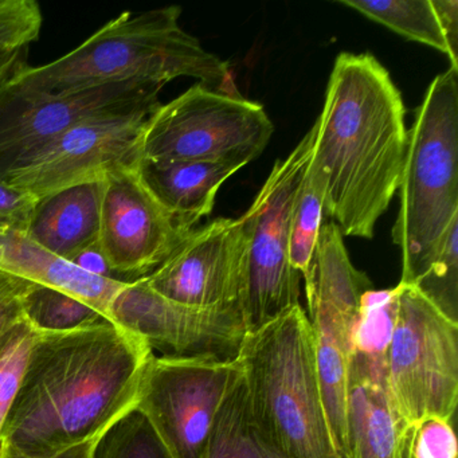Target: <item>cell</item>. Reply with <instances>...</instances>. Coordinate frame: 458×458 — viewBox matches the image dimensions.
<instances>
[{"mask_svg": "<svg viewBox=\"0 0 458 458\" xmlns=\"http://www.w3.org/2000/svg\"><path fill=\"white\" fill-rule=\"evenodd\" d=\"M154 351L104 321L38 336L2 442L33 457H50L98 439L135 407Z\"/></svg>", "mask_w": 458, "mask_h": 458, "instance_id": "6da1fadb", "label": "cell"}, {"mask_svg": "<svg viewBox=\"0 0 458 458\" xmlns=\"http://www.w3.org/2000/svg\"><path fill=\"white\" fill-rule=\"evenodd\" d=\"M404 117L401 92L374 55H337L315 123L310 165L323 181L324 214L343 237L371 240L398 191Z\"/></svg>", "mask_w": 458, "mask_h": 458, "instance_id": "7a4b0ae2", "label": "cell"}, {"mask_svg": "<svg viewBox=\"0 0 458 458\" xmlns=\"http://www.w3.org/2000/svg\"><path fill=\"white\" fill-rule=\"evenodd\" d=\"M181 15L178 6L123 13L68 55L47 65H26L6 87L30 95H63L124 82L163 88L190 77L237 95L227 64L182 29Z\"/></svg>", "mask_w": 458, "mask_h": 458, "instance_id": "3957f363", "label": "cell"}, {"mask_svg": "<svg viewBox=\"0 0 458 458\" xmlns=\"http://www.w3.org/2000/svg\"><path fill=\"white\" fill-rule=\"evenodd\" d=\"M237 359L265 441L285 458H342L327 420L312 324L301 305L246 332Z\"/></svg>", "mask_w": 458, "mask_h": 458, "instance_id": "277c9868", "label": "cell"}, {"mask_svg": "<svg viewBox=\"0 0 458 458\" xmlns=\"http://www.w3.org/2000/svg\"><path fill=\"white\" fill-rule=\"evenodd\" d=\"M393 241L402 257V284L428 270L458 216V71L431 82L410 131L399 182Z\"/></svg>", "mask_w": 458, "mask_h": 458, "instance_id": "5b68a950", "label": "cell"}, {"mask_svg": "<svg viewBox=\"0 0 458 458\" xmlns=\"http://www.w3.org/2000/svg\"><path fill=\"white\" fill-rule=\"evenodd\" d=\"M396 312L386 353L388 398L411 433L428 418L453 420L458 403V321L414 285L395 286Z\"/></svg>", "mask_w": 458, "mask_h": 458, "instance_id": "8992f818", "label": "cell"}, {"mask_svg": "<svg viewBox=\"0 0 458 458\" xmlns=\"http://www.w3.org/2000/svg\"><path fill=\"white\" fill-rule=\"evenodd\" d=\"M275 132L264 106L197 84L149 116L140 162H234L246 165Z\"/></svg>", "mask_w": 458, "mask_h": 458, "instance_id": "52a82bcc", "label": "cell"}, {"mask_svg": "<svg viewBox=\"0 0 458 458\" xmlns=\"http://www.w3.org/2000/svg\"><path fill=\"white\" fill-rule=\"evenodd\" d=\"M374 289L369 278L351 262L343 234L332 221L323 222L315 253V297L310 310L316 363L327 420L337 452L348 457V391L353 334L361 300Z\"/></svg>", "mask_w": 458, "mask_h": 458, "instance_id": "ba28073f", "label": "cell"}, {"mask_svg": "<svg viewBox=\"0 0 458 458\" xmlns=\"http://www.w3.org/2000/svg\"><path fill=\"white\" fill-rule=\"evenodd\" d=\"M316 125L270 171L253 205L243 214L249 230L248 289L243 302L246 331L300 305L301 276L289 261L294 198L315 144Z\"/></svg>", "mask_w": 458, "mask_h": 458, "instance_id": "9c48e42d", "label": "cell"}, {"mask_svg": "<svg viewBox=\"0 0 458 458\" xmlns=\"http://www.w3.org/2000/svg\"><path fill=\"white\" fill-rule=\"evenodd\" d=\"M240 379L237 358L154 353L135 409L149 420L173 458H202L219 410Z\"/></svg>", "mask_w": 458, "mask_h": 458, "instance_id": "30bf717a", "label": "cell"}, {"mask_svg": "<svg viewBox=\"0 0 458 458\" xmlns=\"http://www.w3.org/2000/svg\"><path fill=\"white\" fill-rule=\"evenodd\" d=\"M162 87L124 82L63 95L0 88V179L28 163L77 124L100 117L157 111Z\"/></svg>", "mask_w": 458, "mask_h": 458, "instance_id": "8fae6325", "label": "cell"}, {"mask_svg": "<svg viewBox=\"0 0 458 458\" xmlns=\"http://www.w3.org/2000/svg\"><path fill=\"white\" fill-rule=\"evenodd\" d=\"M108 318L165 356L235 359L248 332L242 310L181 304L155 292L144 278L114 294Z\"/></svg>", "mask_w": 458, "mask_h": 458, "instance_id": "7c38bea8", "label": "cell"}, {"mask_svg": "<svg viewBox=\"0 0 458 458\" xmlns=\"http://www.w3.org/2000/svg\"><path fill=\"white\" fill-rule=\"evenodd\" d=\"M248 257L249 230L243 216L214 219L192 230L170 259L144 280L157 293L181 304L242 310Z\"/></svg>", "mask_w": 458, "mask_h": 458, "instance_id": "4fadbf2b", "label": "cell"}, {"mask_svg": "<svg viewBox=\"0 0 458 458\" xmlns=\"http://www.w3.org/2000/svg\"><path fill=\"white\" fill-rule=\"evenodd\" d=\"M154 112L77 124L4 181L39 199L66 187L104 181L119 168L138 167L144 128Z\"/></svg>", "mask_w": 458, "mask_h": 458, "instance_id": "5bb4252c", "label": "cell"}, {"mask_svg": "<svg viewBox=\"0 0 458 458\" xmlns=\"http://www.w3.org/2000/svg\"><path fill=\"white\" fill-rule=\"evenodd\" d=\"M192 230L152 197L138 167L119 168L104 181L98 243L123 283L151 275Z\"/></svg>", "mask_w": 458, "mask_h": 458, "instance_id": "9a60e30c", "label": "cell"}, {"mask_svg": "<svg viewBox=\"0 0 458 458\" xmlns=\"http://www.w3.org/2000/svg\"><path fill=\"white\" fill-rule=\"evenodd\" d=\"M410 431L386 386V358L353 352L348 391V457L404 458Z\"/></svg>", "mask_w": 458, "mask_h": 458, "instance_id": "2e32d148", "label": "cell"}, {"mask_svg": "<svg viewBox=\"0 0 458 458\" xmlns=\"http://www.w3.org/2000/svg\"><path fill=\"white\" fill-rule=\"evenodd\" d=\"M104 181L76 184L39 198L25 234L68 262L98 242Z\"/></svg>", "mask_w": 458, "mask_h": 458, "instance_id": "e0dca14e", "label": "cell"}, {"mask_svg": "<svg viewBox=\"0 0 458 458\" xmlns=\"http://www.w3.org/2000/svg\"><path fill=\"white\" fill-rule=\"evenodd\" d=\"M242 167L234 162H140L138 173L160 206L194 229L213 211L222 184Z\"/></svg>", "mask_w": 458, "mask_h": 458, "instance_id": "ac0fdd59", "label": "cell"}, {"mask_svg": "<svg viewBox=\"0 0 458 458\" xmlns=\"http://www.w3.org/2000/svg\"><path fill=\"white\" fill-rule=\"evenodd\" d=\"M0 270L73 294L100 310L108 320L114 294L127 284L88 275L45 250L25 233L0 232Z\"/></svg>", "mask_w": 458, "mask_h": 458, "instance_id": "d6986e66", "label": "cell"}, {"mask_svg": "<svg viewBox=\"0 0 458 458\" xmlns=\"http://www.w3.org/2000/svg\"><path fill=\"white\" fill-rule=\"evenodd\" d=\"M324 216L323 181L310 160L294 198L289 234V261L304 278L308 307L315 297V253Z\"/></svg>", "mask_w": 458, "mask_h": 458, "instance_id": "ffe728a7", "label": "cell"}, {"mask_svg": "<svg viewBox=\"0 0 458 458\" xmlns=\"http://www.w3.org/2000/svg\"><path fill=\"white\" fill-rule=\"evenodd\" d=\"M202 458H285L265 441L254 425L242 374L219 410Z\"/></svg>", "mask_w": 458, "mask_h": 458, "instance_id": "44dd1931", "label": "cell"}, {"mask_svg": "<svg viewBox=\"0 0 458 458\" xmlns=\"http://www.w3.org/2000/svg\"><path fill=\"white\" fill-rule=\"evenodd\" d=\"M394 33L449 55L430 0H340Z\"/></svg>", "mask_w": 458, "mask_h": 458, "instance_id": "7402d4cb", "label": "cell"}, {"mask_svg": "<svg viewBox=\"0 0 458 458\" xmlns=\"http://www.w3.org/2000/svg\"><path fill=\"white\" fill-rule=\"evenodd\" d=\"M25 318L41 334L74 331L109 321L79 297L38 284L26 296Z\"/></svg>", "mask_w": 458, "mask_h": 458, "instance_id": "603a6c76", "label": "cell"}, {"mask_svg": "<svg viewBox=\"0 0 458 458\" xmlns=\"http://www.w3.org/2000/svg\"><path fill=\"white\" fill-rule=\"evenodd\" d=\"M90 458H173L149 420L133 407L96 441Z\"/></svg>", "mask_w": 458, "mask_h": 458, "instance_id": "cb8c5ba5", "label": "cell"}, {"mask_svg": "<svg viewBox=\"0 0 458 458\" xmlns=\"http://www.w3.org/2000/svg\"><path fill=\"white\" fill-rule=\"evenodd\" d=\"M39 335L25 318L0 336V442Z\"/></svg>", "mask_w": 458, "mask_h": 458, "instance_id": "d4e9b609", "label": "cell"}, {"mask_svg": "<svg viewBox=\"0 0 458 458\" xmlns=\"http://www.w3.org/2000/svg\"><path fill=\"white\" fill-rule=\"evenodd\" d=\"M412 285L452 320L458 321V216L428 270Z\"/></svg>", "mask_w": 458, "mask_h": 458, "instance_id": "484cf974", "label": "cell"}, {"mask_svg": "<svg viewBox=\"0 0 458 458\" xmlns=\"http://www.w3.org/2000/svg\"><path fill=\"white\" fill-rule=\"evenodd\" d=\"M44 26L36 0H0V52L29 47Z\"/></svg>", "mask_w": 458, "mask_h": 458, "instance_id": "4316f807", "label": "cell"}, {"mask_svg": "<svg viewBox=\"0 0 458 458\" xmlns=\"http://www.w3.org/2000/svg\"><path fill=\"white\" fill-rule=\"evenodd\" d=\"M404 458H458L452 420L428 418L415 426L407 438Z\"/></svg>", "mask_w": 458, "mask_h": 458, "instance_id": "83f0119b", "label": "cell"}, {"mask_svg": "<svg viewBox=\"0 0 458 458\" xmlns=\"http://www.w3.org/2000/svg\"><path fill=\"white\" fill-rule=\"evenodd\" d=\"M37 198L0 179V232L26 233Z\"/></svg>", "mask_w": 458, "mask_h": 458, "instance_id": "f1b7e54d", "label": "cell"}, {"mask_svg": "<svg viewBox=\"0 0 458 458\" xmlns=\"http://www.w3.org/2000/svg\"><path fill=\"white\" fill-rule=\"evenodd\" d=\"M34 284L0 270V336L25 320V299Z\"/></svg>", "mask_w": 458, "mask_h": 458, "instance_id": "f546056e", "label": "cell"}, {"mask_svg": "<svg viewBox=\"0 0 458 458\" xmlns=\"http://www.w3.org/2000/svg\"><path fill=\"white\" fill-rule=\"evenodd\" d=\"M442 36L449 50L450 69L458 71V2L457 0H430Z\"/></svg>", "mask_w": 458, "mask_h": 458, "instance_id": "4dcf8cb0", "label": "cell"}, {"mask_svg": "<svg viewBox=\"0 0 458 458\" xmlns=\"http://www.w3.org/2000/svg\"><path fill=\"white\" fill-rule=\"evenodd\" d=\"M72 265L79 267L82 272L88 273V275L95 276V277L106 278V280L117 281V283H123L116 273L112 269L109 262L106 261V256H104L103 250H101L100 243L96 242L90 245L89 248L84 249L80 251L79 254L71 259Z\"/></svg>", "mask_w": 458, "mask_h": 458, "instance_id": "1f68e13d", "label": "cell"}, {"mask_svg": "<svg viewBox=\"0 0 458 458\" xmlns=\"http://www.w3.org/2000/svg\"><path fill=\"white\" fill-rule=\"evenodd\" d=\"M98 439L95 441L82 442V444L74 445L68 447L57 454L50 455V457H33V455L25 454L10 445L0 442V458H90L92 457L93 447Z\"/></svg>", "mask_w": 458, "mask_h": 458, "instance_id": "d6a6232c", "label": "cell"}, {"mask_svg": "<svg viewBox=\"0 0 458 458\" xmlns=\"http://www.w3.org/2000/svg\"><path fill=\"white\" fill-rule=\"evenodd\" d=\"M29 47L0 52V88L4 87L21 69L28 65Z\"/></svg>", "mask_w": 458, "mask_h": 458, "instance_id": "836d02e7", "label": "cell"}]
</instances>
